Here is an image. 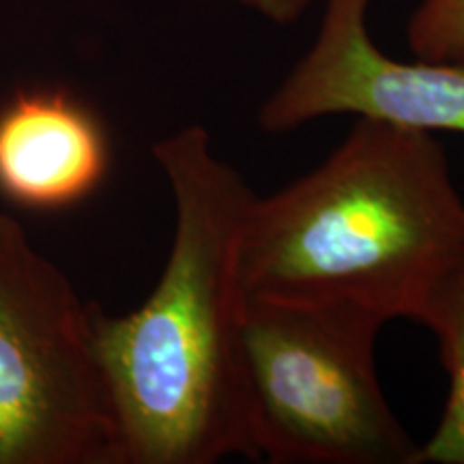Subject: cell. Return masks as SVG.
<instances>
[{"instance_id":"1","label":"cell","mask_w":464,"mask_h":464,"mask_svg":"<svg viewBox=\"0 0 464 464\" xmlns=\"http://www.w3.org/2000/svg\"><path fill=\"white\" fill-rule=\"evenodd\" d=\"M174 205L164 274L123 316L92 305V338L114 420L116 464L252 458L241 374L237 247L254 198L211 133L188 125L153 144Z\"/></svg>"},{"instance_id":"2","label":"cell","mask_w":464,"mask_h":464,"mask_svg":"<svg viewBox=\"0 0 464 464\" xmlns=\"http://www.w3.org/2000/svg\"><path fill=\"white\" fill-rule=\"evenodd\" d=\"M464 249V200L434 133L359 119L276 194H254L237 247L243 299L421 323Z\"/></svg>"},{"instance_id":"3","label":"cell","mask_w":464,"mask_h":464,"mask_svg":"<svg viewBox=\"0 0 464 464\" xmlns=\"http://www.w3.org/2000/svg\"><path fill=\"white\" fill-rule=\"evenodd\" d=\"M385 323L335 305L243 299L241 374L254 460L421 464L374 363Z\"/></svg>"},{"instance_id":"4","label":"cell","mask_w":464,"mask_h":464,"mask_svg":"<svg viewBox=\"0 0 464 464\" xmlns=\"http://www.w3.org/2000/svg\"><path fill=\"white\" fill-rule=\"evenodd\" d=\"M0 464H116L114 420L82 304L0 213Z\"/></svg>"},{"instance_id":"5","label":"cell","mask_w":464,"mask_h":464,"mask_svg":"<svg viewBox=\"0 0 464 464\" xmlns=\"http://www.w3.org/2000/svg\"><path fill=\"white\" fill-rule=\"evenodd\" d=\"M372 0H324L314 44L258 110L266 133L353 114L417 131L464 136V65L398 61L370 37Z\"/></svg>"},{"instance_id":"6","label":"cell","mask_w":464,"mask_h":464,"mask_svg":"<svg viewBox=\"0 0 464 464\" xmlns=\"http://www.w3.org/2000/svg\"><path fill=\"white\" fill-rule=\"evenodd\" d=\"M108 147L97 121L58 92L17 95L0 112V191L31 207H61L97 188Z\"/></svg>"},{"instance_id":"7","label":"cell","mask_w":464,"mask_h":464,"mask_svg":"<svg viewBox=\"0 0 464 464\" xmlns=\"http://www.w3.org/2000/svg\"><path fill=\"white\" fill-rule=\"evenodd\" d=\"M421 324L439 342L450 382L437 430L421 445V464H464V249L439 284Z\"/></svg>"},{"instance_id":"8","label":"cell","mask_w":464,"mask_h":464,"mask_svg":"<svg viewBox=\"0 0 464 464\" xmlns=\"http://www.w3.org/2000/svg\"><path fill=\"white\" fill-rule=\"evenodd\" d=\"M415 58L464 65V0H421L406 26Z\"/></svg>"},{"instance_id":"9","label":"cell","mask_w":464,"mask_h":464,"mask_svg":"<svg viewBox=\"0 0 464 464\" xmlns=\"http://www.w3.org/2000/svg\"><path fill=\"white\" fill-rule=\"evenodd\" d=\"M237 3L269 20L271 24L288 26L305 14L312 0H237Z\"/></svg>"}]
</instances>
